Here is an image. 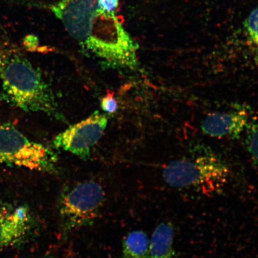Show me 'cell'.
<instances>
[{
	"label": "cell",
	"instance_id": "cell-8",
	"mask_svg": "<svg viewBox=\"0 0 258 258\" xmlns=\"http://www.w3.org/2000/svg\"><path fill=\"white\" fill-rule=\"evenodd\" d=\"M249 114L246 110L209 114L203 122V133L210 137L237 139L246 126Z\"/></svg>",
	"mask_w": 258,
	"mask_h": 258
},
{
	"label": "cell",
	"instance_id": "cell-10",
	"mask_svg": "<svg viewBox=\"0 0 258 258\" xmlns=\"http://www.w3.org/2000/svg\"><path fill=\"white\" fill-rule=\"evenodd\" d=\"M174 229L170 223H161L154 231L148 258H173Z\"/></svg>",
	"mask_w": 258,
	"mask_h": 258
},
{
	"label": "cell",
	"instance_id": "cell-3",
	"mask_svg": "<svg viewBox=\"0 0 258 258\" xmlns=\"http://www.w3.org/2000/svg\"><path fill=\"white\" fill-rule=\"evenodd\" d=\"M163 179L176 188L195 187L206 193L214 192L227 182L229 169L214 154L202 155L191 160L173 161L163 170Z\"/></svg>",
	"mask_w": 258,
	"mask_h": 258
},
{
	"label": "cell",
	"instance_id": "cell-14",
	"mask_svg": "<svg viewBox=\"0 0 258 258\" xmlns=\"http://www.w3.org/2000/svg\"><path fill=\"white\" fill-rule=\"evenodd\" d=\"M114 92L108 90L106 95L101 99V106L102 110L109 114H112L117 109V102L114 98Z\"/></svg>",
	"mask_w": 258,
	"mask_h": 258
},
{
	"label": "cell",
	"instance_id": "cell-16",
	"mask_svg": "<svg viewBox=\"0 0 258 258\" xmlns=\"http://www.w3.org/2000/svg\"><path fill=\"white\" fill-rule=\"evenodd\" d=\"M119 0H98L99 8L106 12H115Z\"/></svg>",
	"mask_w": 258,
	"mask_h": 258
},
{
	"label": "cell",
	"instance_id": "cell-12",
	"mask_svg": "<svg viewBox=\"0 0 258 258\" xmlns=\"http://www.w3.org/2000/svg\"><path fill=\"white\" fill-rule=\"evenodd\" d=\"M246 146L253 163L257 162V125L256 120H253L246 125Z\"/></svg>",
	"mask_w": 258,
	"mask_h": 258
},
{
	"label": "cell",
	"instance_id": "cell-13",
	"mask_svg": "<svg viewBox=\"0 0 258 258\" xmlns=\"http://www.w3.org/2000/svg\"><path fill=\"white\" fill-rule=\"evenodd\" d=\"M246 27L249 36L254 44L257 43V9L251 12L247 19Z\"/></svg>",
	"mask_w": 258,
	"mask_h": 258
},
{
	"label": "cell",
	"instance_id": "cell-15",
	"mask_svg": "<svg viewBox=\"0 0 258 258\" xmlns=\"http://www.w3.org/2000/svg\"><path fill=\"white\" fill-rule=\"evenodd\" d=\"M23 45L26 50L30 51H36L39 49V41L37 37L34 35H28L24 38Z\"/></svg>",
	"mask_w": 258,
	"mask_h": 258
},
{
	"label": "cell",
	"instance_id": "cell-7",
	"mask_svg": "<svg viewBox=\"0 0 258 258\" xmlns=\"http://www.w3.org/2000/svg\"><path fill=\"white\" fill-rule=\"evenodd\" d=\"M98 0H60L51 11L79 45L85 39L97 10Z\"/></svg>",
	"mask_w": 258,
	"mask_h": 258
},
{
	"label": "cell",
	"instance_id": "cell-5",
	"mask_svg": "<svg viewBox=\"0 0 258 258\" xmlns=\"http://www.w3.org/2000/svg\"><path fill=\"white\" fill-rule=\"evenodd\" d=\"M102 187L94 181L79 183L63 196L60 215L67 231L91 224L104 201Z\"/></svg>",
	"mask_w": 258,
	"mask_h": 258
},
{
	"label": "cell",
	"instance_id": "cell-9",
	"mask_svg": "<svg viewBox=\"0 0 258 258\" xmlns=\"http://www.w3.org/2000/svg\"><path fill=\"white\" fill-rule=\"evenodd\" d=\"M28 209L0 208V249L18 243L29 230Z\"/></svg>",
	"mask_w": 258,
	"mask_h": 258
},
{
	"label": "cell",
	"instance_id": "cell-6",
	"mask_svg": "<svg viewBox=\"0 0 258 258\" xmlns=\"http://www.w3.org/2000/svg\"><path fill=\"white\" fill-rule=\"evenodd\" d=\"M107 124V117L95 111L57 135L53 141L54 145L87 160L90 156V150L102 137Z\"/></svg>",
	"mask_w": 258,
	"mask_h": 258
},
{
	"label": "cell",
	"instance_id": "cell-1",
	"mask_svg": "<svg viewBox=\"0 0 258 258\" xmlns=\"http://www.w3.org/2000/svg\"><path fill=\"white\" fill-rule=\"evenodd\" d=\"M3 92L13 105L27 112L44 113L64 120L50 86L39 70L12 49L0 70Z\"/></svg>",
	"mask_w": 258,
	"mask_h": 258
},
{
	"label": "cell",
	"instance_id": "cell-4",
	"mask_svg": "<svg viewBox=\"0 0 258 258\" xmlns=\"http://www.w3.org/2000/svg\"><path fill=\"white\" fill-rule=\"evenodd\" d=\"M53 154L44 145L32 141L11 124L0 125V164L52 172Z\"/></svg>",
	"mask_w": 258,
	"mask_h": 258
},
{
	"label": "cell",
	"instance_id": "cell-2",
	"mask_svg": "<svg viewBox=\"0 0 258 258\" xmlns=\"http://www.w3.org/2000/svg\"><path fill=\"white\" fill-rule=\"evenodd\" d=\"M80 46L105 67L130 70L137 67L138 45L122 27L115 12L97 10Z\"/></svg>",
	"mask_w": 258,
	"mask_h": 258
},
{
	"label": "cell",
	"instance_id": "cell-11",
	"mask_svg": "<svg viewBox=\"0 0 258 258\" xmlns=\"http://www.w3.org/2000/svg\"><path fill=\"white\" fill-rule=\"evenodd\" d=\"M150 241L142 231H132L124 238L122 251L124 258H148Z\"/></svg>",
	"mask_w": 258,
	"mask_h": 258
},
{
	"label": "cell",
	"instance_id": "cell-17",
	"mask_svg": "<svg viewBox=\"0 0 258 258\" xmlns=\"http://www.w3.org/2000/svg\"><path fill=\"white\" fill-rule=\"evenodd\" d=\"M12 50V48L6 46L5 44L0 42V70Z\"/></svg>",
	"mask_w": 258,
	"mask_h": 258
}]
</instances>
